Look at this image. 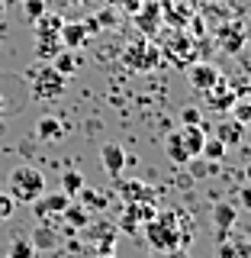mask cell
<instances>
[{
  "label": "cell",
  "instance_id": "cell-1",
  "mask_svg": "<svg viewBox=\"0 0 251 258\" xmlns=\"http://www.w3.org/2000/svg\"><path fill=\"white\" fill-rule=\"evenodd\" d=\"M7 184H10V190H7V194H10L16 204H36V200L45 194V174L39 171V168H32V165L13 168Z\"/></svg>",
  "mask_w": 251,
  "mask_h": 258
},
{
  "label": "cell",
  "instance_id": "cell-2",
  "mask_svg": "<svg viewBox=\"0 0 251 258\" xmlns=\"http://www.w3.org/2000/svg\"><path fill=\"white\" fill-rule=\"evenodd\" d=\"M145 236H148V245H155L158 252H174L181 245V226H177V213L171 210H161L155 213L148 223H145Z\"/></svg>",
  "mask_w": 251,
  "mask_h": 258
},
{
  "label": "cell",
  "instance_id": "cell-3",
  "mask_svg": "<svg viewBox=\"0 0 251 258\" xmlns=\"http://www.w3.org/2000/svg\"><path fill=\"white\" fill-rule=\"evenodd\" d=\"M64 87H68V78H64L61 71H55L52 64H45V68L32 78L29 91H32V100L48 103V100H58V97L64 94Z\"/></svg>",
  "mask_w": 251,
  "mask_h": 258
},
{
  "label": "cell",
  "instance_id": "cell-4",
  "mask_svg": "<svg viewBox=\"0 0 251 258\" xmlns=\"http://www.w3.org/2000/svg\"><path fill=\"white\" fill-rule=\"evenodd\" d=\"M123 61H126V68H132V71H155L161 64V48L155 42H148V39H139V42L126 45Z\"/></svg>",
  "mask_w": 251,
  "mask_h": 258
},
{
  "label": "cell",
  "instance_id": "cell-5",
  "mask_svg": "<svg viewBox=\"0 0 251 258\" xmlns=\"http://www.w3.org/2000/svg\"><path fill=\"white\" fill-rule=\"evenodd\" d=\"M222 81V71L216 68L213 61H193L187 64V84L193 87V91H200V94H206L213 84H219Z\"/></svg>",
  "mask_w": 251,
  "mask_h": 258
},
{
  "label": "cell",
  "instance_id": "cell-6",
  "mask_svg": "<svg viewBox=\"0 0 251 258\" xmlns=\"http://www.w3.org/2000/svg\"><path fill=\"white\" fill-rule=\"evenodd\" d=\"M68 207H71V197L64 190H55V194H42L32 210H36L39 220H52V216H64Z\"/></svg>",
  "mask_w": 251,
  "mask_h": 258
},
{
  "label": "cell",
  "instance_id": "cell-7",
  "mask_svg": "<svg viewBox=\"0 0 251 258\" xmlns=\"http://www.w3.org/2000/svg\"><path fill=\"white\" fill-rule=\"evenodd\" d=\"M132 16H135V26H139L145 36H151V32H158V26H161V4L158 0H145Z\"/></svg>",
  "mask_w": 251,
  "mask_h": 258
},
{
  "label": "cell",
  "instance_id": "cell-8",
  "mask_svg": "<svg viewBox=\"0 0 251 258\" xmlns=\"http://www.w3.org/2000/svg\"><path fill=\"white\" fill-rule=\"evenodd\" d=\"M87 23H77V20H64L61 23V29H58V39H61V45L64 48H71V52H74V48H80L87 42Z\"/></svg>",
  "mask_w": 251,
  "mask_h": 258
},
{
  "label": "cell",
  "instance_id": "cell-9",
  "mask_svg": "<svg viewBox=\"0 0 251 258\" xmlns=\"http://www.w3.org/2000/svg\"><path fill=\"white\" fill-rule=\"evenodd\" d=\"M203 97H206V103H209L213 110H232V103H235V97H238V94H235V87L225 84V78H222L219 84H213Z\"/></svg>",
  "mask_w": 251,
  "mask_h": 258
},
{
  "label": "cell",
  "instance_id": "cell-10",
  "mask_svg": "<svg viewBox=\"0 0 251 258\" xmlns=\"http://www.w3.org/2000/svg\"><path fill=\"white\" fill-rule=\"evenodd\" d=\"M177 136H181V142H184V149H187V155L190 158H197L200 152H203V142H206V133H203V126H181L177 129Z\"/></svg>",
  "mask_w": 251,
  "mask_h": 258
},
{
  "label": "cell",
  "instance_id": "cell-11",
  "mask_svg": "<svg viewBox=\"0 0 251 258\" xmlns=\"http://www.w3.org/2000/svg\"><path fill=\"white\" fill-rule=\"evenodd\" d=\"M103 168H107L110 177H123V168H126L123 145H116V142H107V145H103Z\"/></svg>",
  "mask_w": 251,
  "mask_h": 258
},
{
  "label": "cell",
  "instance_id": "cell-12",
  "mask_svg": "<svg viewBox=\"0 0 251 258\" xmlns=\"http://www.w3.org/2000/svg\"><path fill=\"white\" fill-rule=\"evenodd\" d=\"M216 258H251V239H245V236H229L219 245Z\"/></svg>",
  "mask_w": 251,
  "mask_h": 258
},
{
  "label": "cell",
  "instance_id": "cell-13",
  "mask_svg": "<svg viewBox=\"0 0 251 258\" xmlns=\"http://www.w3.org/2000/svg\"><path fill=\"white\" fill-rule=\"evenodd\" d=\"M36 136L42 142H61L64 139V123H61L58 116H42L36 123Z\"/></svg>",
  "mask_w": 251,
  "mask_h": 258
},
{
  "label": "cell",
  "instance_id": "cell-14",
  "mask_svg": "<svg viewBox=\"0 0 251 258\" xmlns=\"http://www.w3.org/2000/svg\"><path fill=\"white\" fill-rule=\"evenodd\" d=\"M241 136H245V123H238V119H222V123L216 126V139H222L225 149H229V145H238Z\"/></svg>",
  "mask_w": 251,
  "mask_h": 258
},
{
  "label": "cell",
  "instance_id": "cell-15",
  "mask_svg": "<svg viewBox=\"0 0 251 258\" xmlns=\"http://www.w3.org/2000/svg\"><path fill=\"white\" fill-rule=\"evenodd\" d=\"M235 220H238L235 204H216V207H213V223H216V229H219V232L232 229V226H235Z\"/></svg>",
  "mask_w": 251,
  "mask_h": 258
},
{
  "label": "cell",
  "instance_id": "cell-16",
  "mask_svg": "<svg viewBox=\"0 0 251 258\" xmlns=\"http://www.w3.org/2000/svg\"><path fill=\"white\" fill-rule=\"evenodd\" d=\"M248 39H251L248 29H241V26H225L222 29V45H225V52H232V55L241 52V45H245Z\"/></svg>",
  "mask_w": 251,
  "mask_h": 258
},
{
  "label": "cell",
  "instance_id": "cell-17",
  "mask_svg": "<svg viewBox=\"0 0 251 258\" xmlns=\"http://www.w3.org/2000/svg\"><path fill=\"white\" fill-rule=\"evenodd\" d=\"M119 194L126 204H139V200H151V190L142 181H119Z\"/></svg>",
  "mask_w": 251,
  "mask_h": 258
},
{
  "label": "cell",
  "instance_id": "cell-18",
  "mask_svg": "<svg viewBox=\"0 0 251 258\" xmlns=\"http://www.w3.org/2000/svg\"><path fill=\"white\" fill-rule=\"evenodd\" d=\"M61 16L58 13H42V16H39V20H32V26H36V39L39 36H58V29H61Z\"/></svg>",
  "mask_w": 251,
  "mask_h": 258
},
{
  "label": "cell",
  "instance_id": "cell-19",
  "mask_svg": "<svg viewBox=\"0 0 251 258\" xmlns=\"http://www.w3.org/2000/svg\"><path fill=\"white\" fill-rule=\"evenodd\" d=\"M29 242L36 245V252H39V248H55V245H58V236H55V229L48 223H39L36 229H32V239Z\"/></svg>",
  "mask_w": 251,
  "mask_h": 258
},
{
  "label": "cell",
  "instance_id": "cell-20",
  "mask_svg": "<svg viewBox=\"0 0 251 258\" xmlns=\"http://www.w3.org/2000/svg\"><path fill=\"white\" fill-rule=\"evenodd\" d=\"M164 152H168V158L174 161V165H187L190 155H187V149H184V142H181V136H177V129L171 136H168V142H164Z\"/></svg>",
  "mask_w": 251,
  "mask_h": 258
},
{
  "label": "cell",
  "instance_id": "cell-21",
  "mask_svg": "<svg viewBox=\"0 0 251 258\" xmlns=\"http://www.w3.org/2000/svg\"><path fill=\"white\" fill-rule=\"evenodd\" d=\"M61 48H64V45H61L58 36H39V39H36V55H39V58H55Z\"/></svg>",
  "mask_w": 251,
  "mask_h": 258
},
{
  "label": "cell",
  "instance_id": "cell-22",
  "mask_svg": "<svg viewBox=\"0 0 251 258\" xmlns=\"http://www.w3.org/2000/svg\"><path fill=\"white\" fill-rule=\"evenodd\" d=\"M52 68H55V71H61L64 78L74 75V71H77V58L71 55V48H61V52L55 55V58H52Z\"/></svg>",
  "mask_w": 251,
  "mask_h": 258
},
{
  "label": "cell",
  "instance_id": "cell-23",
  "mask_svg": "<svg viewBox=\"0 0 251 258\" xmlns=\"http://www.w3.org/2000/svg\"><path fill=\"white\" fill-rule=\"evenodd\" d=\"M200 155H203L206 161H222V158H225V142L213 136V139L203 142V152H200Z\"/></svg>",
  "mask_w": 251,
  "mask_h": 258
},
{
  "label": "cell",
  "instance_id": "cell-24",
  "mask_svg": "<svg viewBox=\"0 0 251 258\" xmlns=\"http://www.w3.org/2000/svg\"><path fill=\"white\" fill-rule=\"evenodd\" d=\"M64 220L74 226V229H80V226H87V220H91V210H87V207H77V204H71L68 210H64Z\"/></svg>",
  "mask_w": 251,
  "mask_h": 258
},
{
  "label": "cell",
  "instance_id": "cell-25",
  "mask_svg": "<svg viewBox=\"0 0 251 258\" xmlns=\"http://www.w3.org/2000/svg\"><path fill=\"white\" fill-rule=\"evenodd\" d=\"M61 190L68 194V197H77V194L84 190V177H80L77 171H68V174L61 177Z\"/></svg>",
  "mask_w": 251,
  "mask_h": 258
},
{
  "label": "cell",
  "instance_id": "cell-26",
  "mask_svg": "<svg viewBox=\"0 0 251 258\" xmlns=\"http://www.w3.org/2000/svg\"><path fill=\"white\" fill-rule=\"evenodd\" d=\"M232 119L251 123V97H235V103H232Z\"/></svg>",
  "mask_w": 251,
  "mask_h": 258
},
{
  "label": "cell",
  "instance_id": "cell-27",
  "mask_svg": "<svg viewBox=\"0 0 251 258\" xmlns=\"http://www.w3.org/2000/svg\"><path fill=\"white\" fill-rule=\"evenodd\" d=\"M10 258H36V245H32L29 239H13L10 252H7Z\"/></svg>",
  "mask_w": 251,
  "mask_h": 258
},
{
  "label": "cell",
  "instance_id": "cell-28",
  "mask_svg": "<svg viewBox=\"0 0 251 258\" xmlns=\"http://www.w3.org/2000/svg\"><path fill=\"white\" fill-rule=\"evenodd\" d=\"M77 197H80V200H84V207H87V210H100L103 204H107V197H103V194H94V190H87V187H84V190H80V194H77Z\"/></svg>",
  "mask_w": 251,
  "mask_h": 258
},
{
  "label": "cell",
  "instance_id": "cell-29",
  "mask_svg": "<svg viewBox=\"0 0 251 258\" xmlns=\"http://www.w3.org/2000/svg\"><path fill=\"white\" fill-rule=\"evenodd\" d=\"M13 210H16V200L10 197V194H4L0 190V223H7L13 216Z\"/></svg>",
  "mask_w": 251,
  "mask_h": 258
},
{
  "label": "cell",
  "instance_id": "cell-30",
  "mask_svg": "<svg viewBox=\"0 0 251 258\" xmlns=\"http://www.w3.org/2000/svg\"><path fill=\"white\" fill-rule=\"evenodd\" d=\"M23 10H26L29 23H32V20H39V16L45 13V0H26V4H23Z\"/></svg>",
  "mask_w": 251,
  "mask_h": 258
},
{
  "label": "cell",
  "instance_id": "cell-31",
  "mask_svg": "<svg viewBox=\"0 0 251 258\" xmlns=\"http://www.w3.org/2000/svg\"><path fill=\"white\" fill-rule=\"evenodd\" d=\"M184 126H197V123H203V113H200L197 107H184Z\"/></svg>",
  "mask_w": 251,
  "mask_h": 258
},
{
  "label": "cell",
  "instance_id": "cell-32",
  "mask_svg": "<svg viewBox=\"0 0 251 258\" xmlns=\"http://www.w3.org/2000/svg\"><path fill=\"white\" fill-rule=\"evenodd\" d=\"M10 110H13V107H10V103H7V97L0 94V119H4V116H7V113H10Z\"/></svg>",
  "mask_w": 251,
  "mask_h": 258
},
{
  "label": "cell",
  "instance_id": "cell-33",
  "mask_svg": "<svg viewBox=\"0 0 251 258\" xmlns=\"http://www.w3.org/2000/svg\"><path fill=\"white\" fill-rule=\"evenodd\" d=\"M145 4V0H126V7H129V13H135V10H139V7Z\"/></svg>",
  "mask_w": 251,
  "mask_h": 258
},
{
  "label": "cell",
  "instance_id": "cell-34",
  "mask_svg": "<svg viewBox=\"0 0 251 258\" xmlns=\"http://www.w3.org/2000/svg\"><path fill=\"white\" fill-rule=\"evenodd\" d=\"M241 204H245V207L251 210V187H245V190H241Z\"/></svg>",
  "mask_w": 251,
  "mask_h": 258
},
{
  "label": "cell",
  "instance_id": "cell-35",
  "mask_svg": "<svg viewBox=\"0 0 251 258\" xmlns=\"http://www.w3.org/2000/svg\"><path fill=\"white\" fill-rule=\"evenodd\" d=\"M4 7H7V4H4V0H0V16H4Z\"/></svg>",
  "mask_w": 251,
  "mask_h": 258
},
{
  "label": "cell",
  "instance_id": "cell-36",
  "mask_svg": "<svg viewBox=\"0 0 251 258\" xmlns=\"http://www.w3.org/2000/svg\"><path fill=\"white\" fill-rule=\"evenodd\" d=\"M100 258H116V255H110V252H107V255H100Z\"/></svg>",
  "mask_w": 251,
  "mask_h": 258
},
{
  "label": "cell",
  "instance_id": "cell-37",
  "mask_svg": "<svg viewBox=\"0 0 251 258\" xmlns=\"http://www.w3.org/2000/svg\"><path fill=\"white\" fill-rule=\"evenodd\" d=\"M4 258H10V255H4Z\"/></svg>",
  "mask_w": 251,
  "mask_h": 258
}]
</instances>
